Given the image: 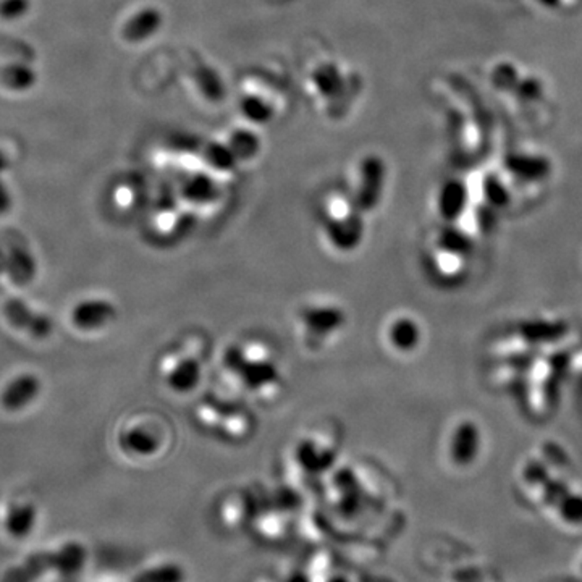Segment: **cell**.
I'll use <instances>...</instances> for the list:
<instances>
[{
    "label": "cell",
    "mask_w": 582,
    "mask_h": 582,
    "mask_svg": "<svg viewBox=\"0 0 582 582\" xmlns=\"http://www.w3.org/2000/svg\"><path fill=\"white\" fill-rule=\"evenodd\" d=\"M223 369L241 390L253 396L269 400L282 392L283 374L279 360L263 342L248 340L231 344L223 354Z\"/></svg>",
    "instance_id": "1"
},
{
    "label": "cell",
    "mask_w": 582,
    "mask_h": 582,
    "mask_svg": "<svg viewBox=\"0 0 582 582\" xmlns=\"http://www.w3.org/2000/svg\"><path fill=\"white\" fill-rule=\"evenodd\" d=\"M320 230L327 247L340 256L353 255L364 241V213L350 193L332 191L322 197L319 211Z\"/></svg>",
    "instance_id": "2"
},
{
    "label": "cell",
    "mask_w": 582,
    "mask_h": 582,
    "mask_svg": "<svg viewBox=\"0 0 582 582\" xmlns=\"http://www.w3.org/2000/svg\"><path fill=\"white\" fill-rule=\"evenodd\" d=\"M348 326L343 306L332 298H312L296 311V330L308 352H324L336 343Z\"/></svg>",
    "instance_id": "3"
},
{
    "label": "cell",
    "mask_w": 582,
    "mask_h": 582,
    "mask_svg": "<svg viewBox=\"0 0 582 582\" xmlns=\"http://www.w3.org/2000/svg\"><path fill=\"white\" fill-rule=\"evenodd\" d=\"M88 560V550L80 542H68L56 550H44L26 557L20 565L5 571L0 582H36L50 573L74 576Z\"/></svg>",
    "instance_id": "4"
},
{
    "label": "cell",
    "mask_w": 582,
    "mask_h": 582,
    "mask_svg": "<svg viewBox=\"0 0 582 582\" xmlns=\"http://www.w3.org/2000/svg\"><path fill=\"white\" fill-rule=\"evenodd\" d=\"M352 178L353 185L348 191L350 196L353 197L354 203L364 215L374 213L386 193L387 169L384 161L374 154L358 159Z\"/></svg>",
    "instance_id": "5"
},
{
    "label": "cell",
    "mask_w": 582,
    "mask_h": 582,
    "mask_svg": "<svg viewBox=\"0 0 582 582\" xmlns=\"http://www.w3.org/2000/svg\"><path fill=\"white\" fill-rule=\"evenodd\" d=\"M482 448V432L473 419H461L455 424L448 435L447 453L451 463L466 468L471 466L481 455Z\"/></svg>",
    "instance_id": "6"
},
{
    "label": "cell",
    "mask_w": 582,
    "mask_h": 582,
    "mask_svg": "<svg viewBox=\"0 0 582 582\" xmlns=\"http://www.w3.org/2000/svg\"><path fill=\"white\" fill-rule=\"evenodd\" d=\"M386 342L390 350L398 354H411L424 340V330L414 314L402 311L394 314L386 324Z\"/></svg>",
    "instance_id": "7"
},
{
    "label": "cell",
    "mask_w": 582,
    "mask_h": 582,
    "mask_svg": "<svg viewBox=\"0 0 582 582\" xmlns=\"http://www.w3.org/2000/svg\"><path fill=\"white\" fill-rule=\"evenodd\" d=\"M4 314L13 327L33 336L36 340L48 338L54 330V326L48 316L34 312L33 308L18 298H10L4 304Z\"/></svg>",
    "instance_id": "8"
},
{
    "label": "cell",
    "mask_w": 582,
    "mask_h": 582,
    "mask_svg": "<svg viewBox=\"0 0 582 582\" xmlns=\"http://www.w3.org/2000/svg\"><path fill=\"white\" fill-rule=\"evenodd\" d=\"M165 384L175 394L196 390L203 378V362L197 354H181L165 370Z\"/></svg>",
    "instance_id": "9"
},
{
    "label": "cell",
    "mask_w": 582,
    "mask_h": 582,
    "mask_svg": "<svg viewBox=\"0 0 582 582\" xmlns=\"http://www.w3.org/2000/svg\"><path fill=\"white\" fill-rule=\"evenodd\" d=\"M469 193L465 183L459 180H448L435 195V211L439 217L447 223H453L463 217L468 209Z\"/></svg>",
    "instance_id": "10"
},
{
    "label": "cell",
    "mask_w": 582,
    "mask_h": 582,
    "mask_svg": "<svg viewBox=\"0 0 582 582\" xmlns=\"http://www.w3.org/2000/svg\"><path fill=\"white\" fill-rule=\"evenodd\" d=\"M117 311L114 304L107 300H84L76 304L72 311L74 327L86 332L107 327L115 319Z\"/></svg>",
    "instance_id": "11"
},
{
    "label": "cell",
    "mask_w": 582,
    "mask_h": 582,
    "mask_svg": "<svg viewBox=\"0 0 582 582\" xmlns=\"http://www.w3.org/2000/svg\"><path fill=\"white\" fill-rule=\"evenodd\" d=\"M41 394V380L33 374H22L10 380L0 395V403L7 411H22Z\"/></svg>",
    "instance_id": "12"
},
{
    "label": "cell",
    "mask_w": 582,
    "mask_h": 582,
    "mask_svg": "<svg viewBox=\"0 0 582 582\" xmlns=\"http://www.w3.org/2000/svg\"><path fill=\"white\" fill-rule=\"evenodd\" d=\"M327 442H322V437H308L296 447V461L301 468L311 473H319L330 466L334 461V453H330Z\"/></svg>",
    "instance_id": "13"
},
{
    "label": "cell",
    "mask_w": 582,
    "mask_h": 582,
    "mask_svg": "<svg viewBox=\"0 0 582 582\" xmlns=\"http://www.w3.org/2000/svg\"><path fill=\"white\" fill-rule=\"evenodd\" d=\"M7 261H5V274L12 282L20 287H25L33 282L36 277V261L30 251L22 247L10 248Z\"/></svg>",
    "instance_id": "14"
},
{
    "label": "cell",
    "mask_w": 582,
    "mask_h": 582,
    "mask_svg": "<svg viewBox=\"0 0 582 582\" xmlns=\"http://www.w3.org/2000/svg\"><path fill=\"white\" fill-rule=\"evenodd\" d=\"M122 447L136 456H152L162 447V439L149 427H133L122 435Z\"/></svg>",
    "instance_id": "15"
},
{
    "label": "cell",
    "mask_w": 582,
    "mask_h": 582,
    "mask_svg": "<svg viewBox=\"0 0 582 582\" xmlns=\"http://www.w3.org/2000/svg\"><path fill=\"white\" fill-rule=\"evenodd\" d=\"M36 523H38V509L33 503H18L7 513L5 531L13 539H25L33 533Z\"/></svg>",
    "instance_id": "16"
},
{
    "label": "cell",
    "mask_w": 582,
    "mask_h": 582,
    "mask_svg": "<svg viewBox=\"0 0 582 582\" xmlns=\"http://www.w3.org/2000/svg\"><path fill=\"white\" fill-rule=\"evenodd\" d=\"M434 247L445 249V251H450L453 255L468 257L469 253L473 251V239L463 230L448 227V229L439 231V235H437L434 241Z\"/></svg>",
    "instance_id": "17"
},
{
    "label": "cell",
    "mask_w": 582,
    "mask_h": 582,
    "mask_svg": "<svg viewBox=\"0 0 582 582\" xmlns=\"http://www.w3.org/2000/svg\"><path fill=\"white\" fill-rule=\"evenodd\" d=\"M187 573L177 563H164V565L149 568L146 571L138 574L133 582H185Z\"/></svg>",
    "instance_id": "18"
},
{
    "label": "cell",
    "mask_w": 582,
    "mask_h": 582,
    "mask_svg": "<svg viewBox=\"0 0 582 582\" xmlns=\"http://www.w3.org/2000/svg\"><path fill=\"white\" fill-rule=\"evenodd\" d=\"M560 517L568 525H582V495L578 493H566L558 505Z\"/></svg>",
    "instance_id": "19"
},
{
    "label": "cell",
    "mask_w": 582,
    "mask_h": 582,
    "mask_svg": "<svg viewBox=\"0 0 582 582\" xmlns=\"http://www.w3.org/2000/svg\"><path fill=\"white\" fill-rule=\"evenodd\" d=\"M485 197L491 201V204L493 205H507V203L509 201V193L507 187H503L500 181L492 180L485 181L484 187Z\"/></svg>",
    "instance_id": "20"
},
{
    "label": "cell",
    "mask_w": 582,
    "mask_h": 582,
    "mask_svg": "<svg viewBox=\"0 0 582 582\" xmlns=\"http://www.w3.org/2000/svg\"><path fill=\"white\" fill-rule=\"evenodd\" d=\"M287 582H311V581H309V578H308V574L301 573V571H296V573L291 574V576L288 578Z\"/></svg>",
    "instance_id": "21"
},
{
    "label": "cell",
    "mask_w": 582,
    "mask_h": 582,
    "mask_svg": "<svg viewBox=\"0 0 582 582\" xmlns=\"http://www.w3.org/2000/svg\"><path fill=\"white\" fill-rule=\"evenodd\" d=\"M5 261H7V256L0 251V274L5 272Z\"/></svg>",
    "instance_id": "22"
},
{
    "label": "cell",
    "mask_w": 582,
    "mask_h": 582,
    "mask_svg": "<svg viewBox=\"0 0 582 582\" xmlns=\"http://www.w3.org/2000/svg\"><path fill=\"white\" fill-rule=\"evenodd\" d=\"M328 582H348V581H346L344 578H340V576H336V578H332V579H330V581Z\"/></svg>",
    "instance_id": "23"
}]
</instances>
